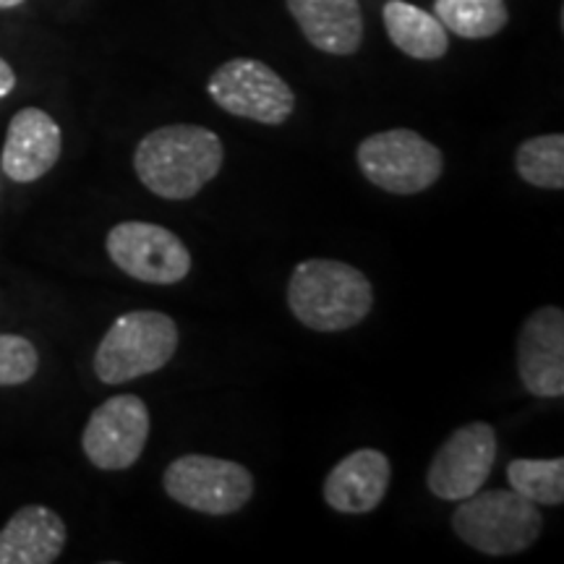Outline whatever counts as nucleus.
Masks as SVG:
<instances>
[{
  "mask_svg": "<svg viewBox=\"0 0 564 564\" xmlns=\"http://www.w3.org/2000/svg\"><path fill=\"white\" fill-rule=\"evenodd\" d=\"M225 162L223 139L194 123L162 126L147 133L133 152V171L147 192L167 202L194 199Z\"/></svg>",
  "mask_w": 564,
  "mask_h": 564,
  "instance_id": "1",
  "label": "nucleus"
},
{
  "mask_svg": "<svg viewBox=\"0 0 564 564\" xmlns=\"http://www.w3.org/2000/svg\"><path fill=\"white\" fill-rule=\"evenodd\" d=\"M288 306L314 333H345L373 308V288L366 274L337 259H306L288 282Z\"/></svg>",
  "mask_w": 564,
  "mask_h": 564,
  "instance_id": "2",
  "label": "nucleus"
},
{
  "mask_svg": "<svg viewBox=\"0 0 564 564\" xmlns=\"http://www.w3.org/2000/svg\"><path fill=\"white\" fill-rule=\"evenodd\" d=\"M453 531L465 546L489 556L523 554L541 539L539 505L514 489H478L457 502Z\"/></svg>",
  "mask_w": 564,
  "mask_h": 564,
  "instance_id": "3",
  "label": "nucleus"
},
{
  "mask_svg": "<svg viewBox=\"0 0 564 564\" xmlns=\"http://www.w3.org/2000/svg\"><path fill=\"white\" fill-rule=\"evenodd\" d=\"M178 324L162 312L118 316L95 350V373L105 384H126L165 369L178 350Z\"/></svg>",
  "mask_w": 564,
  "mask_h": 564,
  "instance_id": "4",
  "label": "nucleus"
},
{
  "mask_svg": "<svg viewBox=\"0 0 564 564\" xmlns=\"http://www.w3.org/2000/svg\"><path fill=\"white\" fill-rule=\"evenodd\" d=\"M358 171L387 194L413 196L442 178L444 154L411 129H390L366 137L356 150Z\"/></svg>",
  "mask_w": 564,
  "mask_h": 564,
  "instance_id": "5",
  "label": "nucleus"
},
{
  "mask_svg": "<svg viewBox=\"0 0 564 564\" xmlns=\"http://www.w3.org/2000/svg\"><path fill=\"white\" fill-rule=\"evenodd\" d=\"M162 489L186 510L232 514L251 502L253 476L246 465L225 457L183 455L165 468Z\"/></svg>",
  "mask_w": 564,
  "mask_h": 564,
  "instance_id": "6",
  "label": "nucleus"
},
{
  "mask_svg": "<svg viewBox=\"0 0 564 564\" xmlns=\"http://www.w3.org/2000/svg\"><path fill=\"white\" fill-rule=\"evenodd\" d=\"M207 95L230 116L264 126H282L295 110L291 84L257 58H232L212 70Z\"/></svg>",
  "mask_w": 564,
  "mask_h": 564,
  "instance_id": "7",
  "label": "nucleus"
},
{
  "mask_svg": "<svg viewBox=\"0 0 564 564\" xmlns=\"http://www.w3.org/2000/svg\"><path fill=\"white\" fill-rule=\"evenodd\" d=\"M105 249L118 270L150 285H175L188 278L194 264L186 243L158 223H118L105 238Z\"/></svg>",
  "mask_w": 564,
  "mask_h": 564,
  "instance_id": "8",
  "label": "nucleus"
},
{
  "mask_svg": "<svg viewBox=\"0 0 564 564\" xmlns=\"http://www.w3.org/2000/svg\"><path fill=\"white\" fill-rule=\"evenodd\" d=\"M150 408L139 394H116L95 408L82 434L87 460L100 470H129L150 440Z\"/></svg>",
  "mask_w": 564,
  "mask_h": 564,
  "instance_id": "9",
  "label": "nucleus"
},
{
  "mask_svg": "<svg viewBox=\"0 0 564 564\" xmlns=\"http://www.w3.org/2000/svg\"><path fill=\"white\" fill-rule=\"evenodd\" d=\"M494 463H497V432L491 429V423H465L436 449L426 470V486L436 499L460 502L484 489Z\"/></svg>",
  "mask_w": 564,
  "mask_h": 564,
  "instance_id": "10",
  "label": "nucleus"
},
{
  "mask_svg": "<svg viewBox=\"0 0 564 564\" xmlns=\"http://www.w3.org/2000/svg\"><path fill=\"white\" fill-rule=\"evenodd\" d=\"M518 377L533 398L564 394V314L541 306L528 316L518 335Z\"/></svg>",
  "mask_w": 564,
  "mask_h": 564,
  "instance_id": "11",
  "label": "nucleus"
},
{
  "mask_svg": "<svg viewBox=\"0 0 564 564\" xmlns=\"http://www.w3.org/2000/svg\"><path fill=\"white\" fill-rule=\"evenodd\" d=\"M63 150L61 126L40 108H24L11 118L3 144V173L17 183H34L55 167Z\"/></svg>",
  "mask_w": 564,
  "mask_h": 564,
  "instance_id": "12",
  "label": "nucleus"
},
{
  "mask_svg": "<svg viewBox=\"0 0 564 564\" xmlns=\"http://www.w3.org/2000/svg\"><path fill=\"white\" fill-rule=\"evenodd\" d=\"M392 481V465L373 447L345 455L324 478V502L343 514H366L382 505Z\"/></svg>",
  "mask_w": 564,
  "mask_h": 564,
  "instance_id": "13",
  "label": "nucleus"
},
{
  "mask_svg": "<svg viewBox=\"0 0 564 564\" xmlns=\"http://www.w3.org/2000/svg\"><path fill=\"white\" fill-rule=\"evenodd\" d=\"M288 11L316 51L352 55L364 45V11L358 0H285Z\"/></svg>",
  "mask_w": 564,
  "mask_h": 564,
  "instance_id": "14",
  "label": "nucleus"
},
{
  "mask_svg": "<svg viewBox=\"0 0 564 564\" xmlns=\"http://www.w3.org/2000/svg\"><path fill=\"white\" fill-rule=\"evenodd\" d=\"M68 541L58 512L42 505L19 507L0 528V564H53Z\"/></svg>",
  "mask_w": 564,
  "mask_h": 564,
  "instance_id": "15",
  "label": "nucleus"
},
{
  "mask_svg": "<svg viewBox=\"0 0 564 564\" xmlns=\"http://www.w3.org/2000/svg\"><path fill=\"white\" fill-rule=\"evenodd\" d=\"M382 19L392 45L408 58L415 61H440L449 51L447 30L434 13L405 3V0H387Z\"/></svg>",
  "mask_w": 564,
  "mask_h": 564,
  "instance_id": "16",
  "label": "nucleus"
},
{
  "mask_svg": "<svg viewBox=\"0 0 564 564\" xmlns=\"http://www.w3.org/2000/svg\"><path fill=\"white\" fill-rule=\"evenodd\" d=\"M434 17L463 40H489L510 24L505 0H434Z\"/></svg>",
  "mask_w": 564,
  "mask_h": 564,
  "instance_id": "17",
  "label": "nucleus"
},
{
  "mask_svg": "<svg viewBox=\"0 0 564 564\" xmlns=\"http://www.w3.org/2000/svg\"><path fill=\"white\" fill-rule=\"evenodd\" d=\"M514 171L535 188L562 192L564 188V137L544 133L525 139L514 152Z\"/></svg>",
  "mask_w": 564,
  "mask_h": 564,
  "instance_id": "18",
  "label": "nucleus"
},
{
  "mask_svg": "<svg viewBox=\"0 0 564 564\" xmlns=\"http://www.w3.org/2000/svg\"><path fill=\"white\" fill-rule=\"evenodd\" d=\"M507 481L518 494L531 499L533 505L560 507L564 502V460H531L518 457L507 465Z\"/></svg>",
  "mask_w": 564,
  "mask_h": 564,
  "instance_id": "19",
  "label": "nucleus"
},
{
  "mask_svg": "<svg viewBox=\"0 0 564 564\" xmlns=\"http://www.w3.org/2000/svg\"><path fill=\"white\" fill-rule=\"evenodd\" d=\"M40 369V352L21 335H0V387L26 384Z\"/></svg>",
  "mask_w": 564,
  "mask_h": 564,
  "instance_id": "20",
  "label": "nucleus"
},
{
  "mask_svg": "<svg viewBox=\"0 0 564 564\" xmlns=\"http://www.w3.org/2000/svg\"><path fill=\"white\" fill-rule=\"evenodd\" d=\"M13 87H17V74H13V68L9 66V63L0 58V100H3V97H9Z\"/></svg>",
  "mask_w": 564,
  "mask_h": 564,
  "instance_id": "21",
  "label": "nucleus"
},
{
  "mask_svg": "<svg viewBox=\"0 0 564 564\" xmlns=\"http://www.w3.org/2000/svg\"><path fill=\"white\" fill-rule=\"evenodd\" d=\"M24 3V0H0V11L6 9H17V6Z\"/></svg>",
  "mask_w": 564,
  "mask_h": 564,
  "instance_id": "22",
  "label": "nucleus"
}]
</instances>
